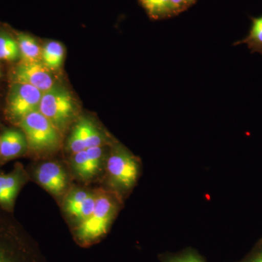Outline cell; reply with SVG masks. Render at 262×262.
<instances>
[{"label":"cell","mask_w":262,"mask_h":262,"mask_svg":"<svg viewBox=\"0 0 262 262\" xmlns=\"http://www.w3.org/2000/svg\"><path fill=\"white\" fill-rule=\"evenodd\" d=\"M116 208V202L110 194L101 193L96 196L92 214L80 222L76 229V237L81 244H91L106 233Z\"/></svg>","instance_id":"obj_1"},{"label":"cell","mask_w":262,"mask_h":262,"mask_svg":"<svg viewBox=\"0 0 262 262\" xmlns=\"http://www.w3.org/2000/svg\"><path fill=\"white\" fill-rule=\"evenodd\" d=\"M39 111L57 130H63L75 115V101L68 90L55 84L43 93Z\"/></svg>","instance_id":"obj_2"},{"label":"cell","mask_w":262,"mask_h":262,"mask_svg":"<svg viewBox=\"0 0 262 262\" xmlns=\"http://www.w3.org/2000/svg\"><path fill=\"white\" fill-rule=\"evenodd\" d=\"M27 144L35 151L55 149L59 145L60 136L56 127L39 111L24 117L20 121Z\"/></svg>","instance_id":"obj_3"},{"label":"cell","mask_w":262,"mask_h":262,"mask_svg":"<svg viewBox=\"0 0 262 262\" xmlns=\"http://www.w3.org/2000/svg\"><path fill=\"white\" fill-rule=\"evenodd\" d=\"M106 169L110 182L120 189L132 187L139 175L136 158L121 146L115 147L108 157Z\"/></svg>","instance_id":"obj_4"},{"label":"cell","mask_w":262,"mask_h":262,"mask_svg":"<svg viewBox=\"0 0 262 262\" xmlns=\"http://www.w3.org/2000/svg\"><path fill=\"white\" fill-rule=\"evenodd\" d=\"M42 94L29 84L13 82L8 97V112L10 117L20 122L27 115L39 111Z\"/></svg>","instance_id":"obj_5"},{"label":"cell","mask_w":262,"mask_h":262,"mask_svg":"<svg viewBox=\"0 0 262 262\" xmlns=\"http://www.w3.org/2000/svg\"><path fill=\"white\" fill-rule=\"evenodd\" d=\"M13 79L14 82L29 84L42 93L56 84L51 70L42 61L20 62L13 70Z\"/></svg>","instance_id":"obj_6"},{"label":"cell","mask_w":262,"mask_h":262,"mask_svg":"<svg viewBox=\"0 0 262 262\" xmlns=\"http://www.w3.org/2000/svg\"><path fill=\"white\" fill-rule=\"evenodd\" d=\"M103 138L91 120L81 119L76 124L68 140V147L74 154L96 146H101Z\"/></svg>","instance_id":"obj_7"},{"label":"cell","mask_w":262,"mask_h":262,"mask_svg":"<svg viewBox=\"0 0 262 262\" xmlns=\"http://www.w3.org/2000/svg\"><path fill=\"white\" fill-rule=\"evenodd\" d=\"M37 182L51 194H61L67 187V175L61 165L53 162L43 163L36 171Z\"/></svg>","instance_id":"obj_8"},{"label":"cell","mask_w":262,"mask_h":262,"mask_svg":"<svg viewBox=\"0 0 262 262\" xmlns=\"http://www.w3.org/2000/svg\"><path fill=\"white\" fill-rule=\"evenodd\" d=\"M27 145L23 133L15 130H5L0 136V155L5 159L15 158L23 152Z\"/></svg>","instance_id":"obj_9"},{"label":"cell","mask_w":262,"mask_h":262,"mask_svg":"<svg viewBox=\"0 0 262 262\" xmlns=\"http://www.w3.org/2000/svg\"><path fill=\"white\" fill-rule=\"evenodd\" d=\"M23 179L18 173L0 176V204L5 206L13 205Z\"/></svg>","instance_id":"obj_10"},{"label":"cell","mask_w":262,"mask_h":262,"mask_svg":"<svg viewBox=\"0 0 262 262\" xmlns=\"http://www.w3.org/2000/svg\"><path fill=\"white\" fill-rule=\"evenodd\" d=\"M17 42L22 62L42 61V48L32 36L20 33L17 37Z\"/></svg>","instance_id":"obj_11"},{"label":"cell","mask_w":262,"mask_h":262,"mask_svg":"<svg viewBox=\"0 0 262 262\" xmlns=\"http://www.w3.org/2000/svg\"><path fill=\"white\" fill-rule=\"evenodd\" d=\"M139 2L153 20H164L177 15L171 0H139Z\"/></svg>","instance_id":"obj_12"},{"label":"cell","mask_w":262,"mask_h":262,"mask_svg":"<svg viewBox=\"0 0 262 262\" xmlns=\"http://www.w3.org/2000/svg\"><path fill=\"white\" fill-rule=\"evenodd\" d=\"M251 25L244 39L234 43V46L246 44L251 53H258L262 56V15L251 17Z\"/></svg>","instance_id":"obj_13"},{"label":"cell","mask_w":262,"mask_h":262,"mask_svg":"<svg viewBox=\"0 0 262 262\" xmlns=\"http://www.w3.org/2000/svg\"><path fill=\"white\" fill-rule=\"evenodd\" d=\"M64 57V49L63 46L57 41H51L42 48V63L49 70H57L61 67Z\"/></svg>","instance_id":"obj_14"},{"label":"cell","mask_w":262,"mask_h":262,"mask_svg":"<svg viewBox=\"0 0 262 262\" xmlns=\"http://www.w3.org/2000/svg\"><path fill=\"white\" fill-rule=\"evenodd\" d=\"M20 57L18 42L5 33H0V59L13 61Z\"/></svg>","instance_id":"obj_15"},{"label":"cell","mask_w":262,"mask_h":262,"mask_svg":"<svg viewBox=\"0 0 262 262\" xmlns=\"http://www.w3.org/2000/svg\"><path fill=\"white\" fill-rule=\"evenodd\" d=\"M72 167L76 174L81 179H89L94 177L91 172L86 149L74 155L72 158Z\"/></svg>","instance_id":"obj_16"},{"label":"cell","mask_w":262,"mask_h":262,"mask_svg":"<svg viewBox=\"0 0 262 262\" xmlns=\"http://www.w3.org/2000/svg\"><path fill=\"white\" fill-rule=\"evenodd\" d=\"M90 194L91 193L81 189H77L71 192L66 198L64 203L65 210L67 213L76 218L81 206Z\"/></svg>","instance_id":"obj_17"},{"label":"cell","mask_w":262,"mask_h":262,"mask_svg":"<svg viewBox=\"0 0 262 262\" xmlns=\"http://www.w3.org/2000/svg\"><path fill=\"white\" fill-rule=\"evenodd\" d=\"M22 252L12 244L0 239V262H29Z\"/></svg>","instance_id":"obj_18"},{"label":"cell","mask_w":262,"mask_h":262,"mask_svg":"<svg viewBox=\"0 0 262 262\" xmlns=\"http://www.w3.org/2000/svg\"><path fill=\"white\" fill-rule=\"evenodd\" d=\"M198 0H171L174 10L177 15L186 11L195 4Z\"/></svg>","instance_id":"obj_19"},{"label":"cell","mask_w":262,"mask_h":262,"mask_svg":"<svg viewBox=\"0 0 262 262\" xmlns=\"http://www.w3.org/2000/svg\"><path fill=\"white\" fill-rule=\"evenodd\" d=\"M170 262H203L201 261L199 258L195 257V256H192V255H189V256H183V257L176 258L173 261Z\"/></svg>","instance_id":"obj_20"},{"label":"cell","mask_w":262,"mask_h":262,"mask_svg":"<svg viewBox=\"0 0 262 262\" xmlns=\"http://www.w3.org/2000/svg\"><path fill=\"white\" fill-rule=\"evenodd\" d=\"M251 262H262V253H258L254 258H253Z\"/></svg>","instance_id":"obj_21"},{"label":"cell","mask_w":262,"mask_h":262,"mask_svg":"<svg viewBox=\"0 0 262 262\" xmlns=\"http://www.w3.org/2000/svg\"><path fill=\"white\" fill-rule=\"evenodd\" d=\"M2 76L1 71H0V77Z\"/></svg>","instance_id":"obj_22"},{"label":"cell","mask_w":262,"mask_h":262,"mask_svg":"<svg viewBox=\"0 0 262 262\" xmlns=\"http://www.w3.org/2000/svg\"><path fill=\"white\" fill-rule=\"evenodd\" d=\"M0 71H1V70H0Z\"/></svg>","instance_id":"obj_23"}]
</instances>
